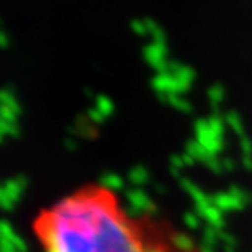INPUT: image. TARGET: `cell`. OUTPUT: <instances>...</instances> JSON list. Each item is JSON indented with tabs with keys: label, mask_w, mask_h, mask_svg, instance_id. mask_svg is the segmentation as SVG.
I'll use <instances>...</instances> for the list:
<instances>
[{
	"label": "cell",
	"mask_w": 252,
	"mask_h": 252,
	"mask_svg": "<svg viewBox=\"0 0 252 252\" xmlns=\"http://www.w3.org/2000/svg\"><path fill=\"white\" fill-rule=\"evenodd\" d=\"M39 252H200L190 236L153 215H136L107 185L87 184L38 211Z\"/></svg>",
	"instance_id": "obj_1"
}]
</instances>
